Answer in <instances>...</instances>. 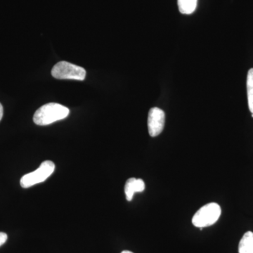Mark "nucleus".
<instances>
[{"instance_id": "39448f33", "label": "nucleus", "mask_w": 253, "mask_h": 253, "mask_svg": "<svg viewBox=\"0 0 253 253\" xmlns=\"http://www.w3.org/2000/svg\"><path fill=\"white\" fill-rule=\"evenodd\" d=\"M166 115L164 111L159 108L154 107L150 109L148 116V129L150 136H157L164 129Z\"/></svg>"}, {"instance_id": "ddd939ff", "label": "nucleus", "mask_w": 253, "mask_h": 253, "mask_svg": "<svg viewBox=\"0 0 253 253\" xmlns=\"http://www.w3.org/2000/svg\"><path fill=\"white\" fill-rule=\"evenodd\" d=\"M252 117L253 118V113H252Z\"/></svg>"}, {"instance_id": "9d476101", "label": "nucleus", "mask_w": 253, "mask_h": 253, "mask_svg": "<svg viewBox=\"0 0 253 253\" xmlns=\"http://www.w3.org/2000/svg\"><path fill=\"white\" fill-rule=\"evenodd\" d=\"M7 234H5L4 232H0V246L4 245L6 241H7Z\"/></svg>"}, {"instance_id": "f8f14e48", "label": "nucleus", "mask_w": 253, "mask_h": 253, "mask_svg": "<svg viewBox=\"0 0 253 253\" xmlns=\"http://www.w3.org/2000/svg\"><path fill=\"white\" fill-rule=\"evenodd\" d=\"M121 253H133L131 252V251H123V252Z\"/></svg>"}, {"instance_id": "f257e3e1", "label": "nucleus", "mask_w": 253, "mask_h": 253, "mask_svg": "<svg viewBox=\"0 0 253 253\" xmlns=\"http://www.w3.org/2000/svg\"><path fill=\"white\" fill-rule=\"evenodd\" d=\"M69 113V109L66 106L56 103H49L37 110L33 116V121L38 126H48L68 117Z\"/></svg>"}, {"instance_id": "423d86ee", "label": "nucleus", "mask_w": 253, "mask_h": 253, "mask_svg": "<svg viewBox=\"0 0 253 253\" xmlns=\"http://www.w3.org/2000/svg\"><path fill=\"white\" fill-rule=\"evenodd\" d=\"M144 189L145 183L142 179H136V178H130L127 179L125 186L126 201H131L135 193L143 192Z\"/></svg>"}, {"instance_id": "0eeeda50", "label": "nucleus", "mask_w": 253, "mask_h": 253, "mask_svg": "<svg viewBox=\"0 0 253 253\" xmlns=\"http://www.w3.org/2000/svg\"><path fill=\"white\" fill-rule=\"evenodd\" d=\"M239 253H253V233L248 231L240 241Z\"/></svg>"}, {"instance_id": "9b49d317", "label": "nucleus", "mask_w": 253, "mask_h": 253, "mask_svg": "<svg viewBox=\"0 0 253 253\" xmlns=\"http://www.w3.org/2000/svg\"><path fill=\"white\" fill-rule=\"evenodd\" d=\"M3 114H4V109H3L2 105L0 103V121L3 117Z\"/></svg>"}, {"instance_id": "1a4fd4ad", "label": "nucleus", "mask_w": 253, "mask_h": 253, "mask_svg": "<svg viewBox=\"0 0 253 253\" xmlns=\"http://www.w3.org/2000/svg\"><path fill=\"white\" fill-rule=\"evenodd\" d=\"M247 93L249 109L253 113V68L250 69L248 73Z\"/></svg>"}, {"instance_id": "20e7f679", "label": "nucleus", "mask_w": 253, "mask_h": 253, "mask_svg": "<svg viewBox=\"0 0 253 253\" xmlns=\"http://www.w3.org/2000/svg\"><path fill=\"white\" fill-rule=\"evenodd\" d=\"M54 169L55 164L52 161H44L36 171L25 174L21 178L20 184L24 189L40 184L51 176L54 172Z\"/></svg>"}, {"instance_id": "6e6552de", "label": "nucleus", "mask_w": 253, "mask_h": 253, "mask_svg": "<svg viewBox=\"0 0 253 253\" xmlns=\"http://www.w3.org/2000/svg\"><path fill=\"white\" fill-rule=\"evenodd\" d=\"M178 7L183 14H191L197 6L198 0H178Z\"/></svg>"}, {"instance_id": "f03ea898", "label": "nucleus", "mask_w": 253, "mask_h": 253, "mask_svg": "<svg viewBox=\"0 0 253 253\" xmlns=\"http://www.w3.org/2000/svg\"><path fill=\"white\" fill-rule=\"evenodd\" d=\"M220 206L216 203H211L200 208L192 218L193 224L196 227L203 228L212 226L220 217Z\"/></svg>"}, {"instance_id": "7ed1b4c3", "label": "nucleus", "mask_w": 253, "mask_h": 253, "mask_svg": "<svg viewBox=\"0 0 253 253\" xmlns=\"http://www.w3.org/2000/svg\"><path fill=\"white\" fill-rule=\"evenodd\" d=\"M51 75L56 79L82 81L85 78L86 71L81 66L63 61L55 65L51 70Z\"/></svg>"}]
</instances>
